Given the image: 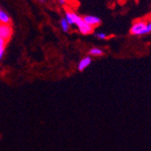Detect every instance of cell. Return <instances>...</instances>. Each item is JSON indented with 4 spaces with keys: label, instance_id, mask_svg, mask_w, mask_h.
<instances>
[{
    "label": "cell",
    "instance_id": "obj_2",
    "mask_svg": "<svg viewBox=\"0 0 151 151\" xmlns=\"http://www.w3.org/2000/svg\"><path fill=\"white\" fill-rule=\"evenodd\" d=\"M64 18L67 20V22L70 24V25H76L78 26L82 21H83V17H80L79 15L72 10H66L65 12V17Z\"/></svg>",
    "mask_w": 151,
    "mask_h": 151
},
{
    "label": "cell",
    "instance_id": "obj_7",
    "mask_svg": "<svg viewBox=\"0 0 151 151\" xmlns=\"http://www.w3.org/2000/svg\"><path fill=\"white\" fill-rule=\"evenodd\" d=\"M0 22L4 24H11V18L9 15L3 9L0 10Z\"/></svg>",
    "mask_w": 151,
    "mask_h": 151
},
{
    "label": "cell",
    "instance_id": "obj_14",
    "mask_svg": "<svg viewBox=\"0 0 151 151\" xmlns=\"http://www.w3.org/2000/svg\"><path fill=\"white\" fill-rule=\"evenodd\" d=\"M149 19H150V20H151V17H150V18H149Z\"/></svg>",
    "mask_w": 151,
    "mask_h": 151
},
{
    "label": "cell",
    "instance_id": "obj_10",
    "mask_svg": "<svg viewBox=\"0 0 151 151\" xmlns=\"http://www.w3.org/2000/svg\"><path fill=\"white\" fill-rule=\"evenodd\" d=\"M6 45V42L3 39H0V58H3L5 53V47Z\"/></svg>",
    "mask_w": 151,
    "mask_h": 151
},
{
    "label": "cell",
    "instance_id": "obj_8",
    "mask_svg": "<svg viewBox=\"0 0 151 151\" xmlns=\"http://www.w3.org/2000/svg\"><path fill=\"white\" fill-rule=\"evenodd\" d=\"M90 54L91 56H101L103 54V51L100 48H92L90 50Z\"/></svg>",
    "mask_w": 151,
    "mask_h": 151
},
{
    "label": "cell",
    "instance_id": "obj_6",
    "mask_svg": "<svg viewBox=\"0 0 151 151\" xmlns=\"http://www.w3.org/2000/svg\"><path fill=\"white\" fill-rule=\"evenodd\" d=\"M91 63V58L90 56H86L84 58H82L78 64V70L81 72L85 70Z\"/></svg>",
    "mask_w": 151,
    "mask_h": 151
},
{
    "label": "cell",
    "instance_id": "obj_11",
    "mask_svg": "<svg viewBox=\"0 0 151 151\" xmlns=\"http://www.w3.org/2000/svg\"><path fill=\"white\" fill-rule=\"evenodd\" d=\"M96 37L99 38V39H101V40H104V39H107L108 35H107L106 34H104V33L100 32V33H97V34H96Z\"/></svg>",
    "mask_w": 151,
    "mask_h": 151
},
{
    "label": "cell",
    "instance_id": "obj_4",
    "mask_svg": "<svg viewBox=\"0 0 151 151\" xmlns=\"http://www.w3.org/2000/svg\"><path fill=\"white\" fill-rule=\"evenodd\" d=\"M77 27H78V30L80 31V33L82 34V35H84L91 34L93 29H94V27H92L91 25L88 24L84 20L82 21Z\"/></svg>",
    "mask_w": 151,
    "mask_h": 151
},
{
    "label": "cell",
    "instance_id": "obj_9",
    "mask_svg": "<svg viewBox=\"0 0 151 151\" xmlns=\"http://www.w3.org/2000/svg\"><path fill=\"white\" fill-rule=\"evenodd\" d=\"M60 24H61V27H62V29H63V32H67L68 30H69V28H70V24L67 22V20L65 18H62Z\"/></svg>",
    "mask_w": 151,
    "mask_h": 151
},
{
    "label": "cell",
    "instance_id": "obj_1",
    "mask_svg": "<svg viewBox=\"0 0 151 151\" xmlns=\"http://www.w3.org/2000/svg\"><path fill=\"white\" fill-rule=\"evenodd\" d=\"M147 24H148V20H145V19L135 21L130 27V30H129L130 34L133 35H147Z\"/></svg>",
    "mask_w": 151,
    "mask_h": 151
},
{
    "label": "cell",
    "instance_id": "obj_5",
    "mask_svg": "<svg viewBox=\"0 0 151 151\" xmlns=\"http://www.w3.org/2000/svg\"><path fill=\"white\" fill-rule=\"evenodd\" d=\"M83 20L90 25H91L92 27H96V26H98L100 25L101 24V19L97 17H95V16H85L83 17Z\"/></svg>",
    "mask_w": 151,
    "mask_h": 151
},
{
    "label": "cell",
    "instance_id": "obj_3",
    "mask_svg": "<svg viewBox=\"0 0 151 151\" xmlns=\"http://www.w3.org/2000/svg\"><path fill=\"white\" fill-rule=\"evenodd\" d=\"M13 35V27L11 24H0V39L5 40L6 42L11 38Z\"/></svg>",
    "mask_w": 151,
    "mask_h": 151
},
{
    "label": "cell",
    "instance_id": "obj_13",
    "mask_svg": "<svg viewBox=\"0 0 151 151\" xmlns=\"http://www.w3.org/2000/svg\"><path fill=\"white\" fill-rule=\"evenodd\" d=\"M39 1H40V2H42V3H45V2L46 1V0H39Z\"/></svg>",
    "mask_w": 151,
    "mask_h": 151
},
{
    "label": "cell",
    "instance_id": "obj_12",
    "mask_svg": "<svg viewBox=\"0 0 151 151\" xmlns=\"http://www.w3.org/2000/svg\"><path fill=\"white\" fill-rule=\"evenodd\" d=\"M66 1H67V0H59L60 4H62V5H65L66 4Z\"/></svg>",
    "mask_w": 151,
    "mask_h": 151
}]
</instances>
